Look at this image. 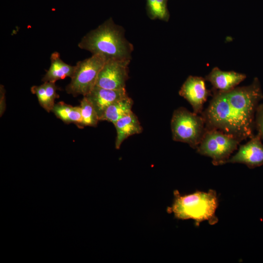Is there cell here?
I'll use <instances>...</instances> for the list:
<instances>
[{
	"label": "cell",
	"instance_id": "1",
	"mask_svg": "<svg viewBox=\"0 0 263 263\" xmlns=\"http://www.w3.org/2000/svg\"><path fill=\"white\" fill-rule=\"evenodd\" d=\"M208 105L202 112L207 130H217L242 141L252 138L256 112L263 93L259 79L249 85L226 92L212 94Z\"/></svg>",
	"mask_w": 263,
	"mask_h": 263
},
{
	"label": "cell",
	"instance_id": "2",
	"mask_svg": "<svg viewBox=\"0 0 263 263\" xmlns=\"http://www.w3.org/2000/svg\"><path fill=\"white\" fill-rule=\"evenodd\" d=\"M78 46L108 59L131 60L133 47L125 37L124 29L110 18L85 35Z\"/></svg>",
	"mask_w": 263,
	"mask_h": 263
},
{
	"label": "cell",
	"instance_id": "3",
	"mask_svg": "<svg viewBox=\"0 0 263 263\" xmlns=\"http://www.w3.org/2000/svg\"><path fill=\"white\" fill-rule=\"evenodd\" d=\"M174 200L171 207L167 208L169 213H172L175 218L180 220L192 219L196 225L204 221L210 225L218 222L215 211L218 201L215 191L207 192L197 191L193 193L181 195L174 190Z\"/></svg>",
	"mask_w": 263,
	"mask_h": 263
},
{
	"label": "cell",
	"instance_id": "4",
	"mask_svg": "<svg viewBox=\"0 0 263 263\" xmlns=\"http://www.w3.org/2000/svg\"><path fill=\"white\" fill-rule=\"evenodd\" d=\"M170 127L174 141L188 144L195 149L207 130L201 115L190 112L184 107L178 108L174 111Z\"/></svg>",
	"mask_w": 263,
	"mask_h": 263
},
{
	"label": "cell",
	"instance_id": "5",
	"mask_svg": "<svg viewBox=\"0 0 263 263\" xmlns=\"http://www.w3.org/2000/svg\"><path fill=\"white\" fill-rule=\"evenodd\" d=\"M242 141L235 137L217 130H206L197 152L210 157L214 165L225 164Z\"/></svg>",
	"mask_w": 263,
	"mask_h": 263
},
{
	"label": "cell",
	"instance_id": "6",
	"mask_svg": "<svg viewBox=\"0 0 263 263\" xmlns=\"http://www.w3.org/2000/svg\"><path fill=\"white\" fill-rule=\"evenodd\" d=\"M106 60L103 56L96 54L77 62L71 80L66 87V92L74 96L88 94L95 86Z\"/></svg>",
	"mask_w": 263,
	"mask_h": 263
},
{
	"label": "cell",
	"instance_id": "7",
	"mask_svg": "<svg viewBox=\"0 0 263 263\" xmlns=\"http://www.w3.org/2000/svg\"><path fill=\"white\" fill-rule=\"evenodd\" d=\"M130 61L107 59L98 74L95 86L111 90L125 89Z\"/></svg>",
	"mask_w": 263,
	"mask_h": 263
},
{
	"label": "cell",
	"instance_id": "8",
	"mask_svg": "<svg viewBox=\"0 0 263 263\" xmlns=\"http://www.w3.org/2000/svg\"><path fill=\"white\" fill-rule=\"evenodd\" d=\"M205 78L189 75L183 84L179 92L180 96L191 105L193 113L201 114L204 105L208 97L212 95L211 91L207 89Z\"/></svg>",
	"mask_w": 263,
	"mask_h": 263
},
{
	"label": "cell",
	"instance_id": "9",
	"mask_svg": "<svg viewBox=\"0 0 263 263\" xmlns=\"http://www.w3.org/2000/svg\"><path fill=\"white\" fill-rule=\"evenodd\" d=\"M249 139L246 143L241 145L237 153L225 164H243L250 169L263 165V144L261 137L257 133Z\"/></svg>",
	"mask_w": 263,
	"mask_h": 263
},
{
	"label": "cell",
	"instance_id": "10",
	"mask_svg": "<svg viewBox=\"0 0 263 263\" xmlns=\"http://www.w3.org/2000/svg\"><path fill=\"white\" fill-rule=\"evenodd\" d=\"M246 77V75L244 74L233 71H224L218 67H214L205 78L211 83L212 86L211 92L214 94L231 91Z\"/></svg>",
	"mask_w": 263,
	"mask_h": 263
},
{
	"label": "cell",
	"instance_id": "11",
	"mask_svg": "<svg viewBox=\"0 0 263 263\" xmlns=\"http://www.w3.org/2000/svg\"><path fill=\"white\" fill-rule=\"evenodd\" d=\"M128 96L125 89L111 90L95 86L85 96L95 110L99 119L111 104Z\"/></svg>",
	"mask_w": 263,
	"mask_h": 263
},
{
	"label": "cell",
	"instance_id": "12",
	"mask_svg": "<svg viewBox=\"0 0 263 263\" xmlns=\"http://www.w3.org/2000/svg\"><path fill=\"white\" fill-rule=\"evenodd\" d=\"M116 131L115 147L119 149L128 137L142 132V127L135 114L132 112L119 119L114 124Z\"/></svg>",
	"mask_w": 263,
	"mask_h": 263
},
{
	"label": "cell",
	"instance_id": "13",
	"mask_svg": "<svg viewBox=\"0 0 263 263\" xmlns=\"http://www.w3.org/2000/svg\"><path fill=\"white\" fill-rule=\"evenodd\" d=\"M51 65L42 79L43 82H53L72 77L74 74L75 65L72 66L64 62L57 52L53 53L50 57Z\"/></svg>",
	"mask_w": 263,
	"mask_h": 263
},
{
	"label": "cell",
	"instance_id": "14",
	"mask_svg": "<svg viewBox=\"0 0 263 263\" xmlns=\"http://www.w3.org/2000/svg\"><path fill=\"white\" fill-rule=\"evenodd\" d=\"M57 90L56 82H44L40 85L33 86L31 88V92L36 95L40 105L48 113L52 111L55 99L59 97Z\"/></svg>",
	"mask_w": 263,
	"mask_h": 263
},
{
	"label": "cell",
	"instance_id": "15",
	"mask_svg": "<svg viewBox=\"0 0 263 263\" xmlns=\"http://www.w3.org/2000/svg\"><path fill=\"white\" fill-rule=\"evenodd\" d=\"M133 101L128 96L111 104L105 111L101 121L114 124L119 119L132 112Z\"/></svg>",
	"mask_w": 263,
	"mask_h": 263
},
{
	"label": "cell",
	"instance_id": "16",
	"mask_svg": "<svg viewBox=\"0 0 263 263\" xmlns=\"http://www.w3.org/2000/svg\"><path fill=\"white\" fill-rule=\"evenodd\" d=\"M51 112L65 123H74L79 128L82 120L80 106L73 107L60 102L55 104Z\"/></svg>",
	"mask_w": 263,
	"mask_h": 263
},
{
	"label": "cell",
	"instance_id": "17",
	"mask_svg": "<svg viewBox=\"0 0 263 263\" xmlns=\"http://www.w3.org/2000/svg\"><path fill=\"white\" fill-rule=\"evenodd\" d=\"M168 0H146V12L152 20L168 21L170 15L168 8Z\"/></svg>",
	"mask_w": 263,
	"mask_h": 263
},
{
	"label": "cell",
	"instance_id": "18",
	"mask_svg": "<svg viewBox=\"0 0 263 263\" xmlns=\"http://www.w3.org/2000/svg\"><path fill=\"white\" fill-rule=\"evenodd\" d=\"M80 107L82 120L79 128L96 127L99 121V117L93 106L85 96L81 100Z\"/></svg>",
	"mask_w": 263,
	"mask_h": 263
},
{
	"label": "cell",
	"instance_id": "19",
	"mask_svg": "<svg viewBox=\"0 0 263 263\" xmlns=\"http://www.w3.org/2000/svg\"><path fill=\"white\" fill-rule=\"evenodd\" d=\"M255 129L263 140V104H260L257 107L255 117Z\"/></svg>",
	"mask_w": 263,
	"mask_h": 263
},
{
	"label": "cell",
	"instance_id": "20",
	"mask_svg": "<svg viewBox=\"0 0 263 263\" xmlns=\"http://www.w3.org/2000/svg\"><path fill=\"white\" fill-rule=\"evenodd\" d=\"M5 91L4 88V87L0 85V116H1L4 113L5 109Z\"/></svg>",
	"mask_w": 263,
	"mask_h": 263
}]
</instances>
